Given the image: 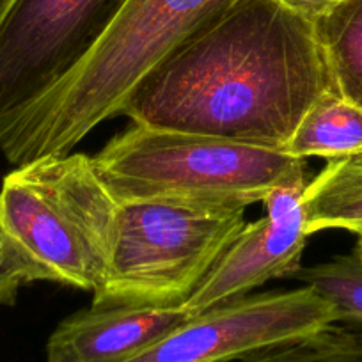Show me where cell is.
<instances>
[{"label": "cell", "mask_w": 362, "mask_h": 362, "mask_svg": "<svg viewBox=\"0 0 362 362\" xmlns=\"http://www.w3.org/2000/svg\"><path fill=\"white\" fill-rule=\"evenodd\" d=\"M197 313L173 308H96L62 320L47 343V362H124Z\"/></svg>", "instance_id": "9c48e42d"}, {"label": "cell", "mask_w": 362, "mask_h": 362, "mask_svg": "<svg viewBox=\"0 0 362 362\" xmlns=\"http://www.w3.org/2000/svg\"><path fill=\"white\" fill-rule=\"evenodd\" d=\"M305 185L281 187L264 197V217L245 224L187 298V308L203 313L245 297L272 279L293 277L300 270L302 252L309 238L302 208Z\"/></svg>", "instance_id": "ba28073f"}, {"label": "cell", "mask_w": 362, "mask_h": 362, "mask_svg": "<svg viewBox=\"0 0 362 362\" xmlns=\"http://www.w3.org/2000/svg\"><path fill=\"white\" fill-rule=\"evenodd\" d=\"M240 362H362V327L332 323L313 336L259 351Z\"/></svg>", "instance_id": "5bb4252c"}, {"label": "cell", "mask_w": 362, "mask_h": 362, "mask_svg": "<svg viewBox=\"0 0 362 362\" xmlns=\"http://www.w3.org/2000/svg\"><path fill=\"white\" fill-rule=\"evenodd\" d=\"M293 279L313 288L332 305L336 323L362 327V252L355 247L350 254L300 268Z\"/></svg>", "instance_id": "4fadbf2b"}, {"label": "cell", "mask_w": 362, "mask_h": 362, "mask_svg": "<svg viewBox=\"0 0 362 362\" xmlns=\"http://www.w3.org/2000/svg\"><path fill=\"white\" fill-rule=\"evenodd\" d=\"M245 210L215 211L163 203L119 204L96 308L185 304L245 228Z\"/></svg>", "instance_id": "5b68a950"}, {"label": "cell", "mask_w": 362, "mask_h": 362, "mask_svg": "<svg viewBox=\"0 0 362 362\" xmlns=\"http://www.w3.org/2000/svg\"><path fill=\"white\" fill-rule=\"evenodd\" d=\"M332 305L304 286L233 298L197 313L124 362H240L336 323Z\"/></svg>", "instance_id": "8992f818"}, {"label": "cell", "mask_w": 362, "mask_h": 362, "mask_svg": "<svg viewBox=\"0 0 362 362\" xmlns=\"http://www.w3.org/2000/svg\"><path fill=\"white\" fill-rule=\"evenodd\" d=\"M119 203L83 153L43 156L0 187V257L23 284L96 291L105 281Z\"/></svg>", "instance_id": "3957f363"}, {"label": "cell", "mask_w": 362, "mask_h": 362, "mask_svg": "<svg viewBox=\"0 0 362 362\" xmlns=\"http://www.w3.org/2000/svg\"><path fill=\"white\" fill-rule=\"evenodd\" d=\"M119 204L245 210L281 187L305 185V160L283 149L132 123L93 156Z\"/></svg>", "instance_id": "277c9868"}, {"label": "cell", "mask_w": 362, "mask_h": 362, "mask_svg": "<svg viewBox=\"0 0 362 362\" xmlns=\"http://www.w3.org/2000/svg\"><path fill=\"white\" fill-rule=\"evenodd\" d=\"M284 153L297 158H346L362 153V109L327 90L305 112Z\"/></svg>", "instance_id": "8fae6325"}, {"label": "cell", "mask_w": 362, "mask_h": 362, "mask_svg": "<svg viewBox=\"0 0 362 362\" xmlns=\"http://www.w3.org/2000/svg\"><path fill=\"white\" fill-rule=\"evenodd\" d=\"M281 4L286 6L288 9L295 11L297 15L304 16L308 20H316L323 13L329 11L330 8L341 2V0H279Z\"/></svg>", "instance_id": "9a60e30c"}, {"label": "cell", "mask_w": 362, "mask_h": 362, "mask_svg": "<svg viewBox=\"0 0 362 362\" xmlns=\"http://www.w3.org/2000/svg\"><path fill=\"white\" fill-rule=\"evenodd\" d=\"M313 25L334 90L362 109V0H341Z\"/></svg>", "instance_id": "7c38bea8"}, {"label": "cell", "mask_w": 362, "mask_h": 362, "mask_svg": "<svg viewBox=\"0 0 362 362\" xmlns=\"http://www.w3.org/2000/svg\"><path fill=\"white\" fill-rule=\"evenodd\" d=\"M354 158H357V160H362V153H358V155H355Z\"/></svg>", "instance_id": "ac0fdd59"}, {"label": "cell", "mask_w": 362, "mask_h": 362, "mask_svg": "<svg viewBox=\"0 0 362 362\" xmlns=\"http://www.w3.org/2000/svg\"><path fill=\"white\" fill-rule=\"evenodd\" d=\"M127 0H0V116L76 64Z\"/></svg>", "instance_id": "52a82bcc"}, {"label": "cell", "mask_w": 362, "mask_h": 362, "mask_svg": "<svg viewBox=\"0 0 362 362\" xmlns=\"http://www.w3.org/2000/svg\"><path fill=\"white\" fill-rule=\"evenodd\" d=\"M357 243H355V249L358 250V252H362V235H357Z\"/></svg>", "instance_id": "e0dca14e"}, {"label": "cell", "mask_w": 362, "mask_h": 362, "mask_svg": "<svg viewBox=\"0 0 362 362\" xmlns=\"http://www.w3.org/2000/svg\"><path fill=\"white\" fill-rule=\"evenodd\" d=\"M302 208L309 236L323 229L362 235V160H329L322 173L308 181Z\"/></svg>", "instance_id": "30bf717a"}, {"label": "cell", "mask_w": 362, "mask_h": 362, "mask_svg": "<svg viewBox=\"0 0 362 362\" xmlns=\"http://www.w3.org/2000/svg\"><path fill=\"white\" fill-rule=\"evenodd\" d=\"M236 0H127L90 50L40 95L0 116V151L18 167L71 153L123 116L142 80Z\"/></svg>", "instance_id": "7a4b0ae2"}, {"label": "cell", "mask_w": 362, "mask_h": 362, "mask_svg": "<svg viewBox=\"0 0 362 362\" xmlns=\"http://www.w3.org/2000/svg\"><path fill=\"white\" fill-rule=\"evenodd\" d=\"M311 20L279 0H236L134 90L132 123L283 149L327 90Z\"/></svg>", "instance_id": "6da1fadb"}, {"label": "cell", "mask_w": 362, "mask_h": 362, "mask_svg": "<svg viewBox=\"0 0 362 362\" xmlns=\"http://www.w3.org/2000/svg\"><path fill=\"white\" fill-rule=\"evenodd\" d=\"M22 281L4 267L2 257H0V305H13L18 297V290L22 286Z\"/></svg>", "instance_id": "2e32d148"}]
</instances>
